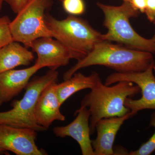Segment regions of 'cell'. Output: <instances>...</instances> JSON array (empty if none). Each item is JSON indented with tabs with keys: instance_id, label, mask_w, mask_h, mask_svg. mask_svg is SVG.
Returning <instances> with one entry per match:
<instances>
[{
	"instance_id": "obj_26",
	"label": "cell",
	"mask_w": 155,
	"mask_h": 155,
	"mask_svg": "<svg viewBox=\"0 0 155 155\" xmlns=\"http://www.w3.org/2000/svg\"><path fill=\"white\" fill-rule=\"evenodd\" d=\"M123 2H128V0H122Z\"/></svg>"
},
{
	"instance_id": "obj_7",
	"label": "cell",
	"mask_w": 155,
	"mask_h": 155,
	"mask_svg": "<svg viewBox=\"0 0 155 155\" xmlns=\"http://www.w3.org/2000/svg\"><path fill=\"white\" fill-rule=\"evenodd\" d=\"M142 72L120 73L115 72L106 78L104 84L111 85L121 81L131 82L140 87L141 98L137 100L128 97L125 100V105L134 116L139 111L144 110H155V76L153 66Z\"/></svg>"
},
{
	"instance_id": "obj_22",
	"label": "cell",
	"mask_w": 155,
	"mask_h": 155,
	"mask_svg": "<svg viewBox=\"0 0 155 155\" xmlns=\"http://www.w3.org/2000/svg\"><path fill=\"white\" fill-rule=\"evenodd\" d=\"M5 151H6L5 149L3 147L0 146V153H4Z\"/></svg>"
},
{
	"instance_id": "obj_2",
	"label": "cell",
	"mask_w": 155,
	"mask_h": 155,
	"mask_svg": "<svg viewBox=\"0 0 155 155\" xmlns=\"http://www.w3.org/2000/svg\"><path fill=\"white\" fill-rule=\"evenodd\" d=\"M140 92V87L132 82L121 81L106 85L100 78L81 103L80 107L88 108L90 113L91 134L94 133L95 125L100 119L123 116L130 112L125 105V100Z\"/></svg>"
},
{
	"instance_id": "obj_12",
	"label": "cell",
	"mask_w": 155,
	"mask_h": 155,
	"mask_svg": "<svg viewBox=\"0 0 155 155\" xmlns=\"http://www.w3.org/2000/svg\"><path fill=\"white\" fill-rule=\"evenodd\" d=\"M54 81L43 90L39 97L35 110V116L37 124L46 130L55 121H64L66 117L61 113V106Z\"/></svg>"
},
{
	"instance_id": "obj_15",
	"label": "cell",
	"mask_w": 155,
	"mask_h": 155,
	"mask_svg": "<svg viewBox=\"0 0 155 155\" xmlns=\"http://www.w3.org/2000/svg\"><path fill=\"white\" fill-rule=\"evenodd\" d=\"M100 78L99 74L95 72H92L88 76L76 72L69 79L64 80L62 83H57L56 92L61 105L78 92L85 89H91Z\"/></svg>"
},
{
	"instance_id": "obj_25",
	"label": "cell",
	"mask_w": 155,
	"mask_h": 155,
	"mask_svg": "<svg viewBox=\"0 0 155 155\" xmlns=\"http://www.w3.org/2000/svg\"><path fill=\"white\" fill-rule=\"evenodd\" d=\"M153 22H154V23H155V19L154 20V21ZM153 40H154V41L155 42V35L154 37L153 38Z\"/></svg>"
},
{
	"instance_id": "obj_19",
	"label": "cell",
	"mask_w": 155,
	"mask_h": 155,
	"mask_svg": "<svg viewBox=\"0 0 155 155\" xmlns=\"http://www.w3.org/2000/svg\"><path fill=\"white\" fill-rule=\"evenodd\" d=\"M31 0H4L10 6L12 11L17 14Z\"/></svg>"
},
{
	"instance_id": "obj_1",
	"label": "cell",
	"mask_w": 155,
	"mask_h": 155,
	"mask_svg": "<svg viewBox=\"0 0 155 155\" xmlns=\"http://www.w3.org/2000/svg\"><path fill=\"white\" fill-rule=\"evenodd\" d=\"M155 64L152 53L130 48L122 45L102 41L95 45L83 59L64 73L67 80L78 70L95 65L114 69L120 73L142 72Z\"/></svg>"
},
{
	"instance_id": "obj_24",
	"label": "cell",
	"mask_w": 155,
	"mask_h": 155,
	"mask_svg": "<svg viewBox=\"0 0 155 155\" xmlns=\"http://www.w3.org/2000/svg\"><path fill=\"white\" fill-rule=\"evenodd\" d=\"M153 71H154V72L155 73V64L154 65V66H153Z\"/></svg>"
},
{
	"instance_id": "obj_18",
	"label": "cell",
	"mask_w": 155,
	"mask_h": 155,
	"mask_svg": "<svg viewBox=\"0 0 155 155\" xmlns=\"http://www.w3.org/2000/svg\"><path fill=\"white\" fill-rule=\"evenodd\" d=\"M11 22L8 16L0 17V48L14 41L10 29Z\"/></svg>"
},
{
	"instance_id": "obj_20",
	"label": "cell",
	"mask_w": 155,
	"mask_h": 155,
	"mask_svg": "<svg viewBox=\"0 0 155 155\" xmlns=\"http://www.w3.org/2000/svg\"><path fill=\"white\" fill-rule=\"evenodd\" d=\"M147 7L145 13L148 19L153 22L155 19V0H146Z\"/></svg>"
},
{
	"instance_id": "obj_10",
	"label": "cell",
	"mask_w": 155,
	"mask_h": 155,
	"mask_svg": "<svg viewBox=\"0 0 155 155\" xmlns=\"http://www.w3.org/2000/svg\"><path fill=\"white\" fill-rule=\"evenodd\" d=\"M76 118L65 126H57L53 129L56 136L69 137L77 141L83 155H95L90 138V113L87 107L79 108L75 111Z\"/></svg>"
},
{
	"instance_id": "obj_8",
	"label": "cell",
	"mask_w": 155,
	"mask_h": 155,
	"mask_svg": "<svg viewBox=\"0 0 155 155\" xmlns=\"http://www.w3.org/2000/svg\"><path fill=\"white\" fill-rule=\"evenodd\" d=\"M53 37H42L34 41L30 48L36 53L35 65L41 69L56 70L69 64L72 59L80 61L87 54L65 45Z\"/></svg>"
},
{
	"instance_id": "obj_11",
	"label": "cell",
	"mask_w": 155,
	"mask_h": 155,
	"mask_svg": "<svg viewBox=\"0 0 155 155\" xmlns=\"http://www.w3.org/2000/svg\"><path fill=\"white\" fill-rule=\"evenodd\" d=\"M134 116L131 112L119 117L104 118L95 125L96 138L91 140L95 155H115L114 144L120 127L125 121Z\"/></svg>"
},
{
	"instance_id": "obj_9",
	"label": "cell",
	"mask_w": 155,
	"mask_h": 155,
	"mask_svg": "<svg viewBox=\"0 0 155 155\" xmlns=\"http://www.w3.org/2000/svg\"><path fill=\"white\" fill-rule=\"evenodd\" d=\"M37 131L0 124V146L17 155H47L36 144Z\"/></svg>"
},
{
	"instance_id": "obj_6",
	"label": "cell",
	"mask_w": 155,
	"mask_h": 155,
	"mask_svg": "<svg viewBox=\"0 0 155 155\" xmlns=\"http://www.w3.org/2000/svg\"><path fill=\"white\" fill-rule=\"evenodd\" d=\"M53 0H31L10 22L14 41L30 48L31 43L42 37H52L45 22V15L51 8Z\"/></svg>"
},
{
	"instance_id": "obj_13",
	"label": "cell",
	"mask_w": 155,
	"mask_h": 155,
	"mask_svg": "<svg viewBox=\"0 0 155 155\" xmlns=\"http://www.w3.org/2000/svg\"><path fill=\"white\" fill-rule=\"evenodd\" d=\"M40 69L34 64L25 69H11L0 73V107L26 88L31 78Z\"/></svg>"
},
{
	"instance_id": "obj_3",
	"label": "cell",
	"mask_w": 155,
	"mask_h": 155,
	"mask_svg": "<svg viewBox=\"0 0 155 155\" xmlns=\"http://www.w3.org/2000/svg\"><path fill=\"white\" fill-rule=\"evenodd\" d=\"M97 5L104 13L103 25L108 30L103 34L104 41H115L130 48L155 53L153 39L140 36L130 24L129 19L137 17L139 11L134 8L129 2H123L118 6L101 3Z\"/></svg>"
},
{
	"instance_id": "obj_23",
	"label": "cell",
	"mask_w": 155,
	"mask_h": 155,
	"mask_svg": "<svg viewBox=\"0 0 155 155\" xmlns=\"http://www.w3.org/2000/svg\"><path fill=\"white\" fill-rule=\"evenodd\" d=\"M3 2H4V0H0V11L2 9V7Z\"/></svg>"
},
{
	"instance_id": "obj_14",
	"label": "cell",
	"mask_w": 155,
	"mask_h": 155,
	"mask_svg": "<svg viewBox=\"0 0 155 155\" xmlns=\"http://www.w3.org/2000/svg\"><path fill=\"white\" fill-rule=\"evenodd\" d=\"M35 57L20 43L13 41L0 48V73L19 66H28Z\"/></svg>"
},
{
	"instance_id": "obj_4",
	"label": "cell",
	"mask_w": 155,
	"mask_h": 155,
	"mask_svg": "<svg viewBox=\"0 0 155 155\" xmlns=\"http://www.w3.org/2000/svg\"><path fill=\"white\" fill-rule=\"evenodd\" d=\"M58 75L57 70L49 69L43 75L34 77L26 86L22 98L14 101L11 110L0 112V124L29 128L37 132L45 130L37 123L35 116V106L42 91L53 81H57Z\"/></svg>"
},
{
	"instance_id": "obj_17",
	"label": "cell",
	"mask_w": 155,
	"mask_h": 155,
	"mask_svg": "<svg viewBox=\"0 0 155 155\" xmlns=\"http://www.w3.org/2000/svg\"><path fill=\"white\" fill-rule=\"evenodd\" d=\"M62 5L65 12L72 16L82 15L86 10L84 0H62Z\"/></svg>"
},
{
	"instance_id": "obj_21",
	"label": "cell",
	"mask_w": 155,
	"mask_h": 155,
	"mask_svg": "<svg viewBox=\"0 0 155 155\" xmlns=\"http://www.w3.org/2000/svg\"><path fill=\"white\" fill-rule=\"evenodd\" d=\"M134 8L141 13H145L147 7L146 0H128Z\"/></svg>"
},
{
	"instance_id": "obj_16",
	"label": "cell",
	"mask_w": 155,
	"mask_h": 155,
	"mask_svg": "<svg viewBox=\"0 0 155 155\" xmlns=\"http://www.w3.org/2000/svg\"><path fill=\"white\" fill-rule=\"evenodd\" d=\"M150 126L154 128V132L148 140L143 143L138 149L131 150L128 153L130 155H150L155 151V112L150 116Z\"/></svg>"
},
{
	"instance_id": "obj_5",
	"label": "cell",
	"mask_w": 155,
	"mask_h": 155,
	"mask_svg": "<svg viewBox=\"0 0 155 155\" xmlns=\"http://www.w3.org/2000/svg\"><path fill=\"white\" fill-rule=\"evenodd\" d=\"M45 22L53 38L68 47L87 54L97 43L104 41L102 34L93 28L86 20L77 16L69 15L59 20L47 12Z\"/></svg>"
}]
</instances>
